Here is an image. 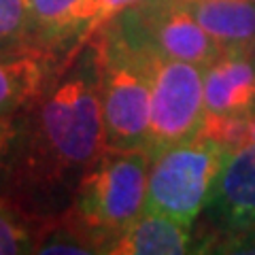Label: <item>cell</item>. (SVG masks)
Returning <instances> with one entry per match:
<instances>
[{"label": "cell", "mask_w": 255, "mask_h": 255, "mask_svg": "<svg viewBox=\"0 0 255 255\" xmlns=\"http://www.w3.org/2000/svg\"><path fill=\"white\" fill-rule=\"evenodd\" d=\"M51 217L32 213L13 196H0V255L36 253Z\"/></svg>", "instance_id": "obj_13"}, {"label": "cell", "mask_w": 255, "mask_h": 255, "mask_svg": "<svg viewBox=\"0 0 255 255\" xmlns=\"http://www.w3.org/2000/svg\"><path fill=\"white\" fill-rule=\"evenodd\" d=\"M26 111L9 159L13 198L32 213L53 217L43 206L55 204L62 191L75 194L87 166L107 149L100 64L92 38L55 70Z\"/></svg>", "instance_id": "obj_1"}, {"label": "cell", "mask_w": 255, "mask_h": 255, "mask_svg": "<svg viewBox=\"0 0 255 255\" xmlns=\"http://www.w3.org/2000/svg\"><path fill=\"white\" fill-rule=\"evenodd\" d=\"M81 2L83 0H28V41L36 47H43L58 58H62L64 51V58H68L70 23H73V15Z\"/></svg>", "instance_id": "obj_12"}, {"label": "cell", "mask_w": 255, "mask_h": 255, "mask_svg": "<svg viewBox=\"0 0 255 255\" xmlns=\"http://www.w3.org/2000/svg\"><path fill=\"white\" fill-rule=\"evenodd\" d=\"M140 0H83L77 6L73 15V23H70V36H68V58L66 62L77 55V51L90 41V38L98 32L107 21H111L126 11L128 6L136 4Z\"/></svg>", "instance_id": "obj_14"}, {"label": "cell", "mask_w": 255, "mask_h": 255, "mask_svg": "<svg viewBox=\"0 0 255 255\" xmlns=\"http://www.w3.org/2000/svg\"><path fill=\"white\" fill-rule=\"evenodd\" d=\"M204 115V66L155 58L149 149L157 153L198 136Z\"/></svg>", "instance_id": "obj_6"}, {"label": "cell", "mask_w": 255, "mask_h": 255, "mask_svg": "<svg viewBox=\"0 0 255 255\" xmlns=\"http://www.w3.org/2000/svg\"><path fill=\"white\" fill-rule=\"evenodd\" d=\"M151 162V149L107 147L81 174L64 213L96 253L113 251L122 234L145 213Z\"/></svg>", "instance_id": "obj_2"}, {"label": "cell", "mask_w": 255, "mask_h": 255, "mask_svg": "<svg viewBox=\"0 0 255 255\" xmlns=\"http://www.w3.org/2000/svg\"><path fill=\"white\" fill-rule=\"evenodd\" d=\"M219 47H255V0H187Z\"/></svg>", "instance_id": "obj_11"}, {"label": "cell", "mask_w": 255, "mask_h": 255, "mask_svg": "<svg viewBox=\"0 0 255 255\" xmlns=\"http://www.w3.org/2000/svg\"><path fill=\"white\" fill-rule=\"evenodd\" d=\"M105 26L115 30L128 45L155 58L206 66L221 51L189 11L187 0H140Z\"/></svg>", "instance_id": "obj_5"}, {"label": "cell", "mask_w": 255, "mask_h": 255, "mask_svg": "<svg viewBox=\"0 0 255 255\" xmlns=\"http://www.w3.org/2000/svg\"><path fill=\"white\" fill-rule=\"evenodd\" d=\"M28 34H30L28 0H0V41L4 43L28 41Z\"/></svg>", "instance_id": "obj_15"}, {"label": "cell", "mask_w": 255, "mask_h": 255, "mask_svg": "<svg viewBox=\"0 0 255 255\" xmlns=\"http://www.w3.org/2000/svg\"><path fill=\"white\" fill-rule=\"evenodd\" d=\"M92 41L98 49L107 147L149 149L155 55L128 45L109 26H102Z\"/></svg>", "instance_id": "obj_3"}, {"label": "cell", "mask_w": 255, "mask_h": 255, "mask_svg": "<svg viewBox=\"0 0 255 255\" xmlns=\"http://www.w3.org/2000/svg\"><path fill=\"white\" fill-rule=\"evenodd\" d=\"M60 58L28 41H0V115H15L45 90Z\"/></svg>", "instance_id": "obj_8"}, {"label": "cell", "mask_w": 255, "mask_h": 255, "mask_svg": "<svg viewBox=\"0 0 255 255\" xmlns=\"http://www.w3.org/2000/svg\"><path fill=\"white\" fill-rule=\"evenodd\" d=\"M17 134L19 126L15 122V115H0V168L11 159Z\"/></svg>", "instance_id": "obj_16"}, {"label": "cell", "mask_w": 255, "mask_h": 255, "mask_svg": "<svg viewBox=\"0 0 255 255\" xmlns=\"http://www.w3.org/2000/svg\"><path fill=\"white\" fill-rule=\"evenodd\" d=\"M206 115L255 113V47H221L204 66Z\"/></svg>", "instance_id": "obj_7"}, {"label": "cell", "mask_w": 255, "mask_h": 255, "mask_svg": "<svg viewBox=\"0 0 255 255\" xmlns=\"http://www.w3.org/2000/svg\"><path fill=\"white\" fill-rule=\"evenodd\" d=\"M189 223L145 211L122 234L113 255H179L196 251Z\"/></svg>", "instance_id": "obj_10"}, {"label": "cell", "mask_w": 255, "mask_h": 255, "mask_svg": "<svg viewBox=\"0 0 255 255\" xmlns=\"http://www.w3.org/2000/svg\"><path fill=\"white\" fill-rule=\"evenodd\" d=\"M228 155L200 134L153 153L145 211L191 226L209 209Z\"/></svg>", "instance_id": "obj_4"}, {"label": "cell", "mask_w": 255, "mask_h": 255, "mask_svg": "<svg viewBox=\"0 0 255 255\" xmlns=\"http://www.w3.org/2000/svg\"><path fill=\"white\" fill-rule=\"evenodd\" d=\"M209 213L232 232L255 226V142L228 155Z\"/></svg>", "instance_id": "obj_9"}]
</instances>
